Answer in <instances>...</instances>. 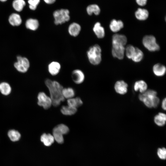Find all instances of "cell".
<instances>
[{"mask_svg": "<svg viewBox=\"0 0 166 166\" xmlns=\"http://www.w3.org/2000/svg\"><path fill=\"white\" fill-rule=\"evenodd\" d=\"M45 83L49 90L52 105L55 107L58 106L65 101L62 93L63 87L57 81L49 79L45 80Z\"/></svg>", "mask_w": 166, "mask_h": 166, "instance_id": "cell-1", "label": "cell"}, {"mask_svg": "<svg viewBox=\"0 0 166 166\" xmlns=\"http://www.w3.org/2000/svg\"><path fill=\"white\" fill-rule=\"evenodd\" d=\"M138 98L148 108L157 107L160 102L159 98L157 96L156 92L152 89H147L140 94Z\"/></svg>", "mask_w": 166, "mask_h": 166, "instance_id": "cell-2", "label": "cell"}, {"mask_svg": "<svg viewBox=\"0 0 166 166\" xmlns=\"http://www.w3.org/2000/svg\"><path fill=\"white\" fill-rule=\"evenodd\" d=\"M87 56L89 62L93 65L100 64L101 60V49L100 46L95 44L91 46L87 50Z\"/></svg>", "mask_w": 166, "mask_h": 166, "instance_id": "cell-3", "label": "cell"}, {"mask_svg": "<svg viewBox=\"0 0 166 166\" xmlns=\"http://www.w3.org/2000/svg\"><path fill=\"white\" fill-rule=\"evenodd\" d=\"M69 12L67 9H61L55 10L53 15L55 25H61L68 22L70 19Z\"/></svg>", "mask_w": 166, "mask_h": 166, "instance_id": "cell-4", "label": "cell"}, {"mask_svg": "<svg viewBox=\"0 0 166 166\" xmlns=\"http://www.w3.org/2000/svg\"><path fill=\"white\" fill-rule=\"evenodd\" d=\"M142 43L144 47L149 51L154 52L160 49L156 38L153 35L145 36L143 39Z\"/></svg>", "mask_w": 166, "mask_h": 166, "instance_id": "cell-5", "label": "cell"}, {"mask_svg": "<svg viewBox=\"0 0 166 166\" xmlns=\"http://www.w3.org/2000/svg\"><path fill=\"white\" fill-rule=\"evenodd\" d=\"M14 66L18 72L25 73L28 71L30 67V63L27 58L18 56L17 57V61L15 62Z\"/></svg>", "mask_w": 166, "mask_h": 166, "instance_id": "cell-6", "label": "cell"}, {"mask_svg": "<svg viewBox=\"0 0 166 166\" xmlns=\"http://www.w3.org/2000/svg\"><path fill=\"white\" fill-rule=\"evenodd\" d=\"M38 104L43 107L45 109H47L50 107L52 101L50 97H48L44 92L39 93L37 97Z\"/></svg>", "mask_w": 166, "mask_h": 166, "instance_id": "cell-7", "label": "cell"}, {"mask_svg": "<svg viewBox=\"0 0 166 166\" xmlns=\"http://www.w3.org/2000/svg\"><path fill=\"white\" fill-rule=\"evenodd\" d=\"M128 85L123 80L117 81L115 84L114 89L117 93L121 95L126 94L128 91Z\"/></svg>", "mask_w": 166, "mask_h": 166, "instance_id": "cell-8", "label": "cell"}, {"mask_svg": "<svg viewBox=\"0 0 166 166\" xmlns=\"http://www.w3.org/2000/svg\"><path fill=\"white\" fill-rule=\"evenodd\" d=\"M125 48L120 45H112V54L113 56L119 59H122L124 56Z\"/></svg>", "mask_w": 166, "mask_h": 166, "instance_id": "cell-9", "label": "cell"}, {"mask_svg": "<svg viewBox=\"0 0 166 166\" xmlns=\"http://www.w3.org/2000/svg\"><path fill=\"white\" fill-rule=\"evenodd\" d=\"M72 77L74 82L78 84L83 82L85 76L82 71L77 69L73 71L72 73Z\"/></svg>", "mask_w": 166, "mask_h": 166, "instance_id": "cell-10", "label": "cell"}, {"mask_svg": "<svg viewBox=\"0 0 166 166\" xmlns=\"http://www.w3.org/2000/svg\"><path fill=\"white\" fill-rule=\"evenodd\" d=\"M112 45H117L124 46L127 42V38L124 35L115 34L112 37Z\"/></svg>", "mask_w": 166, "mask_h": 166, "instance_id": "cell-11", "label": "cell"}, {"mask_svg": "<svg viewBox=\"0 0 166 166\" xmlns=\"http://www.w3.org/2000/svg\"><path fill=\"white\" fill-rule=\"evenodd\" d=\"M81 30V26L78 23L73 22L68 27V32L69 35L73 37L78 36Z\"/></svg>", "mask_w": 166, "mask_h": 166, "instance_id": "cell-12", "label": "cell"}, {"mask_svg": "<svg viewBox=\"0 0 166 166\" xmlns=\"http://www.w3.org/2000/svg\"><path fill=\"white\" fill-rule=\"evenodd\" d=\"M61 69L60 64L56 61H53L50 62L48 66V71L52 76L57 75L60 72Z\"/></svg>", "mask_w": 166, "mask_h": 166, "instance_id": "cell-13", "label": "cell"}, {"mask_svg": "<svg viewBox=\"0 0 166 166\" xmlns=\"http://www.w3.org/2000/svg\"><path fill=\"white\" fill-rule=\"evenodd\" d=\"M93 30L97 37L99 38H102L105 36V30L100 22L96 23L93 27Z\"/></svg>", "mask_w": 166, "mask_h": 166, "instance_id": "cell-14", "label": "cell"}, {"mask_svg": "<svg viewBox=\"0 0 166 166\" xmlns=\"http://www.w3.org/2000/svg\"><path fill=\"white\" fill-rule=\"evenodd\" d=\"M124 27V23L122 21L117 20L113 19L110 22L109 28L110 30L113 32H117L120 30Z\"/></svg>", "mask_w": 166, "mask_h": 166, "instance_id": "cell-15", "label": "cell"}, {"mask_svg": "<svg viewBox=\"0 0 166 166\" xmlns=\"http://www.w3.org/2000/svg\"><path fill=\"white\" fill-rule=\"evenodd\" d=\"M152 70L154 74L157 77L164 76L166 73V68L165 66L160 63L155 64Z\"/></svg>", "mask_w": 166, "mask_h": 166, "instance_id": "cell-16", "label": "cell"}, {"mask_svg": "<svg viewBox=\"0 0 166 166\" xmlns=\"http://www.w3.org/2000/svg\"><path fill=\"white\" fill-rule=\"evenodd\" d=\"M155 124L160 127L163 126L165 124L166 121V114L160 112L156 115L154 118Z\"/></svg>", "mask_w": 166, "mask_h": 166, "instance_id": "cell-17", "label": "cell"}, {"mask_svg": "<svg viewBox=\"0 0 166 166\" xmlns=\"http://www.w3.org/2000/svg\"><path fill=\"white\" fill-rule=\"evenodd\" d=\"M133 88L135 91L136 92L139 91L142 93L147 89L148 85L147 83L144 80H140L135 82Z\"/></svg>", "mask_w": 166, "mask_h": 166, "instance_id": "cell-18", "label": "cell"}, {"mask_svg": "<svg viewBox=\"0 0 166 166\" xmlns=\"http://www.w3.org/2000/svg\"><path fill=\"white\" fill-rule=\"evenodd\" d=\"M136 18L140 21H144L147 19L148 17L149 12L145 9L139 8L135 12Z\"/></svg>", "mask_w": 166, "mask_h": 166, "instance_id": "cell-19", "label": "cell"}, {"mask_svg": "<svg viewBox=\"0 0 166 166\" xmlns=\"http://www.w3.org/2000/svg\"><path fill=\"white\" fill-rule=\"evenodd\" d=\"M9 21L12 26H18L21 24L22 20L19 14L16 13H13L9 17Z\"/></svg>", "mask_w": 166, "mask_h": 166, "instance_id": "cell-20", "label": "cell"}, {"mask_svg": "<svg viewBox=\"0 0 166 166\" xmlns=\"http://www.w3.org/2000/svg\"><path fill=\"white\" fill-rule=\"evenodd\" d=\"M40 140L44 145L47 146H50L54 141L53 136L49 133L43 134L41 136Z\"/></svg>", "mask_w": 166, "mask_h": 166, "instance_id": "cell-21", "label": "cell"}, {"mask_svg": "<svg viewBox=\"0 0 166 166\" xmlns=\"http://www.w3.org/2000/svg\"><path fill=\"white\" fill-rule=\"evenodd\" d=\"M25 26L27 29L32 31H35L38 28L39 23L36 19L30 18L26 20Z\"/></svg>", "mask_w": 166, "mask_h": 166, "instance_id": "cell-22", "label": "cell"}, {"mask_svg": "<svg viewBox=\"0 0 166 166\" xmlns=\"http://www.w3.org/2000/svg\"><path fill=\"white\" fill-rule=\"evenodd\" d=\"M11 87L7 82H3L0 83V92L3 95L7 96L11 93Z\"/></svg>", "mask_w": 166, "mask_h": 166, "instance_id": "cell-23", "label": "cell"}, {"mask_svg": "<svg viewBox=\"0 0 166 166\" xmlns=\"http://www.w3.org/2000/svg\"><path fill=\"white\" fill-rule=\"evenodd\" d=\"M53 136L54 140L59 144H62L64 142L63 135L57 127L55 126L53 130Z\"/></svg>", "mask_w": 166, "mask_h": 166, "instance_id": "cell-24", "label": "cell"}, {"mask_svg": "<svg viewBox=\"0 0 166 166\" xmlns=\"http://www.w3.org/2000/svg\"><path fill=\"white\" fill-rule=\"evenodd\" d=\"M67 103L68 105L77 108L82 105L83 102L79 97L68 99Z\"/></svg>", "mask_w": 166, "mask_h": 166, "instance_id": "cell-25", "label": "cell"}, {"mask_svg": "<svg viewBox=\"0 0 166 166\" xmlns=\"http://www.w3.org/2000/svg\"><path fill=\"white\" fill-rule=\"evenodd\" d=\"M77 111V108L69 105L63 106L61 109L62 113L65 115H73L76 113Z\"/></svg>", "mask_w": 166, "mask_h": 166, "instance_id": "cell-26", "label": "cell"}, {"mask_svg": "<svg viewBox=\"0 0 166 166\" xmlns=\"http://www.w3.org/2000/svg\"><path fill=\"white\" fill-rule=\"evenodd\" d=\"M144 54L142 50L136 47L134 53L131 59L135 62H138L142 60Z\"/></svg>", "mask_w": 166, "mask_h": 166, "instance_id": "cell-27", "label": "cell"}, {"mask_svg": "<svg viewBox=\"0 0 166 166\" xmlns=\"http://www.w3.org/2000/svg\"><path fill=\"white\" fill-rule=\"evenodd\" d=\"M7 134L10 139L14 142L18 141L21 136L20 132L14 129H11L9 130Z\"/></svg>", "mask_w": 166, "mask_h": 166, "instance_id": "cell-28", "label": "cell"}, {"mask_svg": "<svg viewBox=\"0 0 166 166\" xmlns=\"http://www.w3.org/2000/svg\"><path fill=\"white\" fill-rule=\"evenodd\" d=\"M87 12L89 15H91L93 13L97 15L100 12V9L99 6L96 4H92L89 6L87 8Z\"/></svg>", "mask_w": 166, "mask_h": 166, "instance_id": "cell-29", "label": "cell"}, {"mask_svg": "<svg viewBox=\"0 0 166 166\" xmlns=\"http://www.w3.org/2000/svg\"><path fill=\"white\" fill-rule=\"evenodd\" d=\"M62 93L64 98L69 99L73 98L75 95V92L71 88H63Z\"/></svg>", "mask_w": 166, "mask_h": 166, "instance_id": "cell-30", "label": "cell"}, {"mask_svg": "<svg viewBox=\"0 0 166 166\" xmlns=\"http://www.w3.org/2000/svg\"><path fill=\"white\" fill-rule=\"evenodd\" d=\"M25 5L26 3L24 0H14L12 3L14 8L18 12L21 11Z\"/></svg>", "mask_w": 166, "mask_h": 166, "instance_id": "cell-31", "label": "cell"}, {"mask_svg": "<svg viewBox=\"0 0 166 166\" xmlns=\"http://www.w3.org/2000/svg\"><path fill=\"white\" fill-rule=\"evenodd\" d=\"M135 48L132 45H128L125 49V52L126 57L129 59H131L134 53Z\"/></svg>", "mask_w": 166, "mask_h": 166, "instance_id": "cell-32", "label": "cell"}, {"mask_svg": "<svg viewBox=\"0 0 166 166\" xmlns=\"http://www.w3.org/2000/svg\"><path fill=\"white\" fill-rule=\"evenodd\" d=\"M56 126L63 135L67 134L69 131V129L68 127L64 124H60Z\"/></svg>", "mask_w": 166, "mask_h": 166, "instance_id": "cell-33", "label": "cell"}, {"mask_svg": "<svg viewBox=\"0 0 166 166\" xmlns=\"http://www.w3.org/2000/svg\"><path fill=\"white\" fill-rule=\"evenodd\" d=\"M159 158L162 160L165 159L166 157V150L165 148H159L157 152Z\"/></svg>", "mask_w": 166, "mask_h": 166, "instance_id": "cell-34", "label": "cell"}, {"mask_svg": "<svg viewBox=\"0 0 166 166\" xmlns=\"http://www.w3.org/2000/svg\"><path fill=\"white\" fill-rule=\"evenodd\" d=\"M30 8L32 10H35L39 4L40 0H28Z\"/></svg>", "mask_w": 166, "mask_h": 166, "instance_id": "cell-35", "label": "cell"}, {"mask_svg": "<svg viewBox=\"0 0 166 166\" xmlns=\"http://www.w3.org/2000/svg\"><path fill=\"white\" fill-rule=\"evenodd\" d=\"M138 5L141 6H145L147 3V0H136Z\"/></svg>", "mask_w": 166, "mask_h": 166, "instance_id": "cell-36", "label": "cell"}, {"mask_svg": "<svg viewBox=\"0 0 166 166\" xmlns=\"http://www.w3.org/2000/svg\"><path fill=\"white\" fill-rule=\"evenodd\" d=\"M166 98H165L163 100L161 103V107L164 110H165L166 109Z\"/></svg>", "mask_w": 166, "mask_h": 166, "instance_id": "cell-37", "label": "cell"}, {"mask_svg": "<svg viewBox=\"0 0 166 166\" xmlns=\"http://www.w3.org/2000/svg\"><path fill=\"white\" fill-rule=\"evenodd\" d=\"M45 2L48 4H51L53 3L56 0H44Z\"/></svg>", "mask_w": 166, "mask_h": 166, "instance_id": "cell-38", "label": "cell"}, {"mask_svg": "<svg viewBox=\"0 0 166 166\" xmlns=\"http://www.w3.org/2000/svg\"><path fill=\"white\" fill-rule=\"evenodd\" d=\"M7 0H0V1L2 2H5Z\"/></svg>", "mask_w": 166, "mask_h": 166, "instance_id": "cell-39", "label": "cell"}]
</instances>
